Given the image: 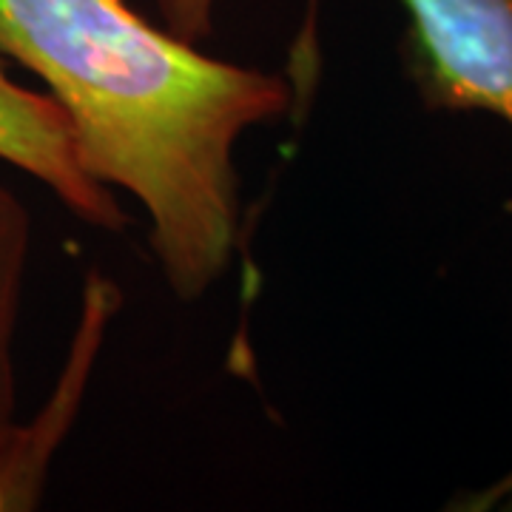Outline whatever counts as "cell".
I'll return each mask as SVG.
<instances>
[{"label":"cell","mask_w":512,"mask_h":512,"mask_svg":"<svg viewBox=\"0 0 512 512\" xmlns=\"http://www.w3.org/2000/svg\"><path fill=\"white\" fill-rule=\"evenodd\" d=\"M470 510L473 507H498V510H510L512 512V476L504 478L498 487H493V490H487V493L476 495L470 504H467Z\"/></svg>","instance_id":"6"},{"label":"cell","mask_w":512,"mask_h":512,"mask_svg":"<svg viewBox=\"0 0 512 512\" xmlns=\"http://www.w3.org/2000/svg\"><path fill=\"white\" fill-rule=\"evenodd\" d=\"M0 55L46 83L94 180L146 208L174 296L202 299L239 248V137L291 111V83L202 55L126 0H0Z\"/></svg>","instance_id":"1"},{"label":"cell","mask_w":512,"mask_h":512,"mask_svg":"<svg viewBox=\"0 0 512 512\" xmlns=\"http://www.w3.org/2000/svg\"><path fill=\"white\" fill-rule=\"evenodd\" d=\"M0 163L20 168L43 183L77 220L100 231H123L131 217L120 208L109 185L83 168L74 131L49 94L20 86L0 55Z\"/></svg>","instance_id":"3"},{"label":"cell","mask_w":512,"mask_h":512,"mask_svg":"<svg viewBox=\"0 0 512 512\" xmlns=\"http://www.w3.org/2000/svg\"><path fill=\"white\" fill-rule=\"evenodd\" d=\"M32 251V217L9 185L0 183V458L18 430L15 330Z\"/></svg>","instance_id":"4"},{"label":"cell","mask_w":512,"mask_h":512,"mask_svg":"<svg viewBox=\"0 0 512 512\" xmlns=\"http://www.w3.org/2000/svg\"><path fill=\"white\" fill-rule=\"evenodd\" d=\"M404 63L430 111H481L512 128V0H402Z\"/></svg>","instance_id":"2"},{"label":"cell","mask_w":512,"mask_h":512,"mask_svg":"<svg viewBox=\"0 0 512 512\" xmlns=\"http://www.w3.org/2000/svg\"><path fill=\"white\" fill-rule=\"evenodd\" d=\"M165 29L188 43H200L214 32L217 0H154Z\"/></svg>","instance_id":"5"}]
</instances>
